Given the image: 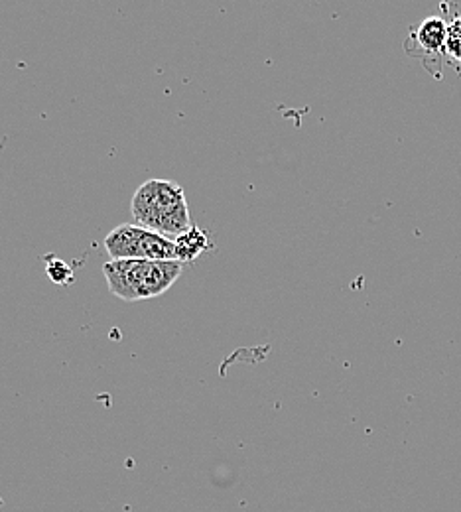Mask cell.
<instances>
[{"mask_svg": "<svg viewBox=\"0 0 461 512\" xmlns=\"http://www.w3.org/2000/svg\"><path fill=\"white\" fill-rule=\"evenodd\" d=\"M131 213L136 225L170 239L192 227L186 192L172 180H148L142 184L132 195Z\"/></svg>", "mask_w": 461, "mask_h": 512, "instance_id": "1", "label": "cell"}, {"mask_svg": "<svg viewBox=\"0 0 461 512\" xmlns=\"http://www.w3.org/2000/svg\"><path fill=\"white\" fill-rule=\"evenodd\" d=\"M180 260H109L103 274L109 290L125 302H140L162 296L182 276Z\"/></svg>", "mask_w": 461, "mask_h": 512, "instance_id": "2", "label": "cell"}, {"mask_svg": "<svg viewBox=\"0 0 461 512\" xmlns=\"http://www.w3.org/2000/svg\"><path fill=\"white\" fill-rule=\"evenodd\" d=\"M105 251L111 260H176V243L136 223H123L105 237Z\"/></svg>", "mask_w": 461, "mask_h": 512, "instance_id": "3", "label": "cell"}, {"mask_svg": "<svg viewBox=\"0 0 461 512\" xmlns=\"http://www.w3.org/2000/svg\"><path fill=\"white\" fill-rule=\"evenodd\" d=\"M446 34H448V22L440 16H430L422 20V24L416 28L414 40L426 54L436 56V54H444Z\"/></svg>", "mask_w": 461, "mask_h": 512, "instance_id": "4", "label": "cell"}, {"mask_svg": "<svg viewBox=\"0 0 461 512\" xmlns=\"http://www.w3.org/2000/svg\"><path fill=\"white\" fill-rule=\"evenodd\" d=\"M174 243H176V260H180L182 264L184 262H194L196 258L203 255L205 251H209V247H211L207 231H203L199 227H190L188 231L178 235L174 239Z\"/></svg>", "mask_w": 461, "mask_h": 512, "instance_id": "5", "label": "cell"}, {"mask_svg": "<svg viewBox=\"0 0 461 512\" xmlns=\"http://www.w3.org/2000/svg\"><path fill=\"white\" fill-rule=\"evenodd\" d=\"M444 54L461 64V16H456L452 22H448V34H446V48Z\"/></svg>", "mask_w": 461, "mask_h": 512, "instance_id": "6", "label": "cell"}, {"mask_svg": "<svg viewBox=\"0 0 461 512\" xmlns=\"http://www.w3.org/2000/svg\"><path fill=\"white\" fill-rule=\"evenodd\" d=\"M46 270H48V276H50V280H52L54 284L66 286V284L73 282V272H71V268L67 266L64 260H60V258L48 260Z\"/></svg>", "mask_w": 461, "mask_h": 512, "instance_id": "7", "label": "cell"}, {"mask_svg": "<svg viewBox=\"0 0 461 512\" xmlns=\"http://www.w3.org/2000/svg\"><path fill=\"white\" fill-rule=\"evenodd\" d=\"M2 507H4V501H2V497H0V509H2Z\"/></svg>", "mask_w": 461, "mask_h": 512, "instance_id": "8", "label": "cell"}]
</instances>
